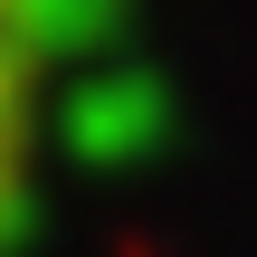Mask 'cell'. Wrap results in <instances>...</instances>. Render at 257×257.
Returning <instances> with one entry per match:
<instances>
[{
	"label": "cell",
	"mask_w": 257,
	"mask_h": 257,
	"mask_svg": "<svg viewBox=\"0 0 257 257\" xmlns=\"http://www.w3.org/2000/svg\"><path fill=\"white\" fill-rule=\"evenodd\" d=\"M38 124H48V10L0 0V257H10L19 219H29Z\"/></svg>",
	"instance_id": "6da1fadb"
}]
</instances>
